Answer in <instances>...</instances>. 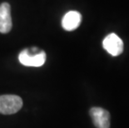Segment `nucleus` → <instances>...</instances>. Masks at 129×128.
Masks as SVG:
<instances>
[{
	"label": "nucleus",
	"mask_w": 129,
	"mask_h": 128,
	"mask_svg": "<svg viewBox=\"0 0 129 128\" xmlns=\"http://www.w3.org/2000/svg\"><path fill=\"white\" fill-rule=\"evenodd\" d=\"M103 48L112 56H118L123 52V42L115 33H110L103 39Z\"/></svg>",
	"instance_id": "nucleus-3"
},
{
	"label": "nucleus",
	"mask_w": 129,
	"mask_h": 128,
	"mask_svg": "<svg viewBox=\"0 0 129 128\" xmlns=\"http://www.w3.org/2000/svg\"><path fill=\"white\" fill-rule=\"evenodd\" d=\"M89 114L93 124L97 128L110 127V114L105 109L102 107H92L90 109Z\"/></svg>",
	"instance_id": "nucleus-4"
},
{
	"label": "nucleus",
	"mask_w": 129,
	"mask_h": 128,
	"mask_svg": "<svg viewBox=\"0 0 129 128\" xmlns=\"http://www.w3.org/2000/svg\"><path fill=\"white\" fill-rule=\"evenodd\" d=\"M23 107V100L17 95L0 96V113L4 115L14 114Z\"/></svg>",
	"instance_id": "nucleus-2"
},
{
	"label": "nucleus",
	"mask_w": 129,
	"mask_h": 128,
	"mask_svg": "<svg viewBox=\"0 0 129 128\" xmlns=\"http://www.w3.org/2000/svg\"><path fill=\"white\" fill-rule=\"evenodd\" d=\"M13 27L12 16H11V6L8 3L0 4V32L8 33Z\"/></svg>",
	"instance_id": "nucleus-5"
},
{
	"label": "nucleus",
	"mask_w": 129,
	"mask_h": 128,
	"mask_svg": "<svg viewBox=\"0 0 129 128\" xmlns=\"http://www.w3.org/2000/svg\"><path fill=\"white\" fill-rule=\"evenodd\" d=\"M46 58L45 52L36 47L23 49L18 54L20 63L26 67H42L45 63Z\"/></svg>",
	"instance_id": "nucleus-1"
},
{
	"label": "nucleus",
	"mask_w": 129,
	"mask_h": 128,
	"mask_svg": "<svg viewBox=\"0 0 129 128\" xmlns=\"http://www.w3.org/2000/svg\"><path fill=\"white\" fill-rule=\"evenodd\" d=\"M82 15L77 11H69L62 19V27L66 31H73L78 28L81 23Z\"/></svg>",
	"instance_id": "nucleus-6"
}]
</instances>
